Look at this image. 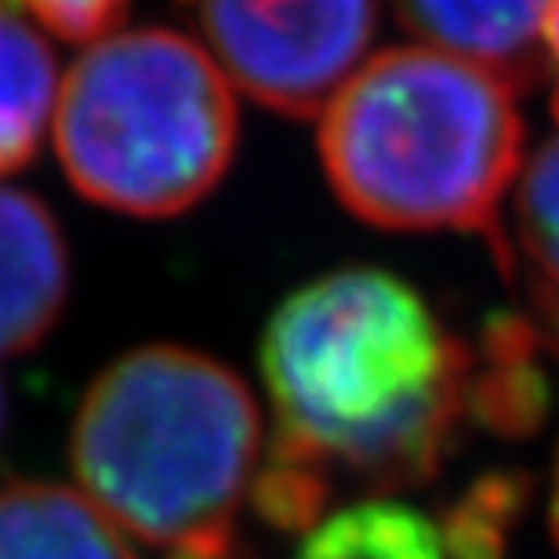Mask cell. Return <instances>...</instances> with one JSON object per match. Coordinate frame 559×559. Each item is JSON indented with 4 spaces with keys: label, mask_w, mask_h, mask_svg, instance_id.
Returning <instances> with one entry per match:
<instances>
[{
    "label": "cell",
    "mask_w": 559,
    "mask_h": 559,
    "mask_svg": "<svg viewBox=\"0 0 559 559\" xmlns=\"http://www.w3.org/2000/svg\"><path fill=\"white\" fill-rule=\"evenodd\" d=\"M527 506V479L495 473L476 479L440 523L451 559H506Z\"/></svg>",
    "instance_id": "4fadbf2b"
},
{
    "label": "cell",
    "mask_w": 559,
    "mask_h": 559,
    "mask_svg": "<svg viewBox=\"0 0 559 559\" xmlns=\"http://www.w3.org/2000/svg\"><path fill=\"white\" fill-rule=\"evenodd\" d=\"M545 353L549 345L534 320L509 312L490 317L479 345L468 349V415L509 440L538 432L552 400Z\"/></svg>",
    "instance_id": "9c48e42d"
},
{
    "label": "cell",
    "mask_w": 559,
    "mask_h": 559,
    "mask_svg": "<svg viewBox=\"0 0 559 559\" xmlns=\"http://www.w3.org/2000/svg\"><path fill=\"white\" fill-rule=\"evenodd\" d=\"M549 523H552V538L559 545V451H556V468H552V501H549Z\"/></svg>",
    "instance_id": "2e32d148"
},
{
    "label": "cell",
    "mask_w": 559,
    "mask_h": 559,
    "mask_svg": "<svg viewBox=\"0 0 559 559\" xmlns=\"http://www.w3.org/2000/svg\"><path fill=\"white\" fill-rule=\"evenodd\" d=\"M0 559H135V552L84 495L44 479H11L0 487Z\"/></svg>",
    "instance_id": "30bf717a"
},
{
    "label": "cell",
    "mask_w": 559,
    "mask_h": 559,
    "mask_svg": "<svg viewBox=\"0 0 559 559\" xmlns=\"http://www.w3.org/2000/svg\"><path fill=\"white\" fill-rule=\"evenodd\" d=\"M4 418H8V400H4V385H0V440H4Z\"/></svg>",
    "instance_id": "e0dca14e"
},
{
    "label": "cell",
    "mask_w": 559,
    "mask_h": 559,
    "mask_svg": "<svg viewBox=\"0 0 559 559\" xmlns=\"http://www.w3.org/2000/svg\"><path fill=\"white\" fill-rule=\"evenodd\" d=\"M37 15L40 26L59 33L62 40H103L120 26L131 0H8Z\"/></svg>",
    "instance_id": "5bb4252c"
},
{
    "label": "cell",
    "mask_w": 559,
    "mask_h": 559,
    "mask_svg": "<svg viewBox=\"0 0 559 559\" xmlns=\"http://www.w3.org/2000/svg\"><path fill=\"white\" fill-rule=\"evenodd\" d=\"M262 378L273 436L251 501L276 531L317 527L338 479H432L468 415V345L382 270L328 273L280 301Z\"/></svg>",
    "instance_id": "6da1fadb"
},
{
    "label": "cell",
    "mask_w": 559,
    "mask_h": 559,
    "mask_svg": "<svg viewBox=\"0 0 559 559\" xmlns=\"http://www.w3.org/2000/svg\"><path fill=\"white\" fill-rule=\"evenodd\" d=\"M70 295V251L37 197L0 186V356L29 353L59 323Z\"/></svg>",
    "instance_id": "52a82bcc"
},
{
    "label": "cell",
    "mask_w": 559,
    "mask_h": 559,
    "mask_svg": "<svg viewBox=\"0 0 559 559\" xmlns=\"http://www.w3.org/2000/svg\"><path fill=\"white\" fill-rule=\"evenodd\" d=\"M295 559H451L440 523L400 501H356L309 527Z\"/></svg>",
    "instance_id": "7c38bea8"
},
{
    "label": "cell",
    "mask_w": 559,
    "mask_h": 559,
    "mask_svg": "<svg viewBox=\"0 0 559 559\" xmlns=\"http://www.w3.org/2000/svg\"><path fill=\"white\" fill-rule=\"evenodd\" d=\"M218 70L280 117H317L364 66L378 0H178Z\"/></svg>",
    "instance_id": "5b68a950"
},
{
    "label": "cell",
    "mask_w": 559,
    "mask_h": 559,
    "mask_svg": "<svg viewBox=\"0 0 559 559\" xmlns=\"http://www.w3.org/2000/svg\"><path fill=\"white\" fill-rule=\"evenodd\" d=\"M516 87L436 48L367 59L320 120V160L345 211L393 233L501 237L523 160Z\"/></svg>",
    "instance_id": "7a4b0ae2"
},
{
    "label": "cell",
    "mask_w": 559,
    "mask_h": 559,
    "mask_svg": "<svg viewBox=\"0 0 559 559\" xmlns=\"http://www.w3.org/2000/svg\"><path fill=\"white\" fill-rule=\"evenodd\" d=\"M556 0H393L400 26L425 48L454 55L520 87L545 73V29Z\"/></svg>",
    "instance_id": "8992f818"
},
{
    "label": "cell",
    "mask_w": 559,
    "mask_h": 559,
    "mask_svg": "<svg viewBox=\"0 0 559 559\" xmlns=\"http://www.w3.org/2000/svg\"><path fill=\"white\" fill-rule=\"evenodd\" d=\"M70 457L92 506L171 552L237 534L262 465V418L226 364L145 345L87 385Z\"/></svg>",
    "instance_id": "3957f363"
},
{
    "label": "cell",
    "mask_w": 559,
    "mask_h": 559,
    "mask_svg": "<svg viewBox=\"0 0 559 559\" xmlns=\"http://www.w3.org/2000/svg\"><path fill=\"white\" fill-rule=\"evenodd\" d=\"M240 139L229 76L175 29H120L66 73L55 153L92 204L175 218L226 178Z\"/></svg>",
    "instance_id": "277c9868"
},
{
    "label": "cell",
    "mask_w": 559,
    "mask_h": 559,
    "mask_svg": "<svg viewBox=\"0 0 559 559\" xmlns=\"http://www.w3.org/2000/svg\"><path fill=\"white\" fill-rule=\"evenodd\" d=\"M495 259L534 309L549 353L559 356V135L523 167Z\"/></svg>",
    "instance_id": "ba28073f"
},
{
    "label": "cell",
    "mask_w": 559,
    "mask_h": 559,
    "mask_svg": "<svg viewBox=\"0 0 559 559\" xmlns=\"http://www.w3.org/2000/svg\"><path fill=\"white\" fill-rule=\"evenodd\" d=\"M59 98V66L48 40L0 0V175L37 160Z\"/></svg>",
    "instance_id": "8fae6325"
},
{
    "label": "cell",
    "mask_w": 559,
    "mask_h": 559,
    "mask_svg": "<svg viewBox=\"0 0 559 559\" xmlns=\"http://www.w3.org/2000/svg\"><path fill=\"white\" fill-rule=\"evenodd\" d=\"M167 559H251V552L243 549L240 538H218V542H204V545H186V549H171Z\"/></svg>",
    "instance_id": "9a60e30c"
}]
</instances>
